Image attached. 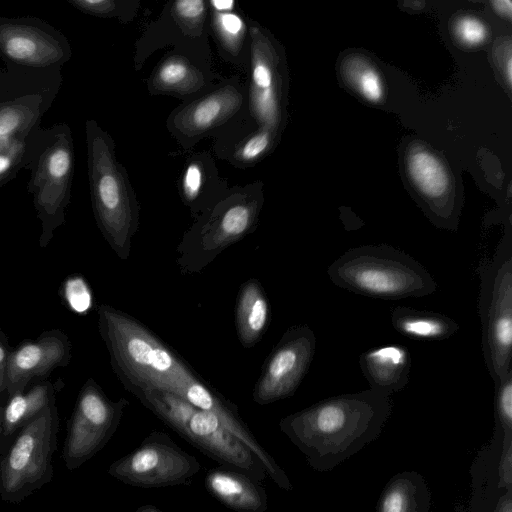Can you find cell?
Instances as JSON below:
<instances>
[{
    "label": "cell",
    "mask_w": 512,
    "mask_h": 512,
    "mask_svg": "<svg viewBox=\"0 0 512 512\" xmlns=\"http://www.w3.org/2000/svg\"><path fill=\"white\" fill-rule=\"evenodd\" d=\"M98 316L99 331L110 354L113 370L129 392H168L199 409L216 414L228 431L256 456L266 474L280 489H293L285 471L260 445L236 408L206 386L148 328L128 314L105 304L99 307Z\"/></svg>",
    "instance_id": "cell-1"
},
{
    "label": "cell",
    "mask_w": 512,
    "mask_h": 512,
    "mask_svg": "<svg viewBox=\"0 0 512 512\" xmlns=\"http://www.w3.org/2000/svg\"><path fill=\"white\" fill-rule=\"evenodd\" d=\"M392 407L390 396L367 389L321 400L283 417L279 427L311 468L329 472L379 437Z\"/></svg>",
    "instance_id": "cell-2"
},
{
    "label": "cell",
    "mask_w": 512,
    "mask_h": 512,
    "mask_svg": "<svg viewBox=\"0 0 512 512\" xmlns=\"http://www.w3.org/2000/svg\"><path fill=\"white\" fill-rule=\"evenodd\" d=\"M88 179L97 225L115 254L126 260L139 226V208L115 144L99 124L85 123Z\"/></svg>",
    "instance_id": "cell-3"
},
{
    "label": "cell",
    "mask_w": 512,
    "mask_h": 512,
    "mask_svg": "<svg viewBox=\"0 0 512 512\" xmlns=\"http://www.w3.org/2000/svg\"><path fill=\"white\" fill-rule=\"evenodd\" d=\"M334 285L355 294L398 300L437 290L433 276L415 258L389 245L351 248L327 269Z\"/></svg>",
    "instance_id": "cell-4"
},
{
    "label": "cell",
    "mask_w": 512,
    "mask_h": 512,
    "mask_svg": "<svg viewBox=\"0 0 512 512\" xmlns=\"http://www.w3.org/2000/svg\"><path fill=\"white\" fill-rule=\"evenodd\" d=\"M158 418L187 442L222 465L231 466L261 482L266 471L256 456L223 425L219 417L164 391L134 394Z\"/></svg>",
    "instance_id": "cell-5"
},
{
    "label": "cell",
    "mask_w": 512,
    "mask_h": 512,
    "mask_svg": "<svg viewBox=\"0 0 512 512\" xmlns=\"http://www.w3.org/2000/svg\"><path fill=\"white\" fill-rule=\"evenodd\" d=\"M482 351L494 382L512 369V235L479 268Z\"/></svg>",
    "instance_id": "cell-6"
},
{
    "label": "cell",
    "mask_w": 512,
    "mask_h": 512,
    "mask_svg": "<svg viewBox=\"0 0 512 512\" xmlns=\"http://www.w3.org/2000/svg\"><path fill=\"white\" fill-rule=\"evenodd\" d=\"M75 168L72 130L67 123H56L41 130L38 146L28 170L27 191L42 224V243L65 222L71 202Z\"/></svg>",
    "instance_id": "cell-7"
},
{
    "label": "cell",
    "mask_w": 512,
    "mask_h": 512,
    "mask_svg": "<svg viewBox=\"0 0 512 512\" xmlns=\"http://www.w3.org/2000/svg\"><path fill=\"white\" fill-rule=\"evenodd\" d=\"M59 417L55 399L24 425L0 458V497L18 504L49 483L54 475Z\"/></svg>",
    "instance_id": "cell-8"
},
{
    "label": "cell",
    "mask_w": 512,
    "mask_h": 512,
    "mask_svg": "<svg viewBox=\"0 0 512 512\" xmlns=\"http://www.w3.org/2000/svg\"><path fill=\"white\" fill-rule=\"evenodd\" d=\"M199 461L162 431H152L131 453L114 461L108 475L130 486L164 488L188 484Z\"/></svg>",
    "instance_id": "cell-9"
},
{
    "label": "cell",
    "mask_w": 512,
    "mask_h": 512,
    "mask_svg": "<svg viewBox=\"0 0 512 512\" xmlns=\"http://www.w3.org/2000/svg\"><path fill=\"white\" fill-rule=\"evenodd\" d=\"M129 401H112L89 379L82 387L67 426L62 459L73 471L95 456L116 432Z\"/></svg>",
    "instance_id": "cell-10"
},
{
    "label": "cell",
    "mask_w": 512,
    "mask_h": 512,
    "mask_svg": "<svg viewBox=\"0 0 512 512\" xmlns=\"http://www.w3.org/2000/svg\"><path fill=\"white\" fill-rule=\"evenodd\" d=\"M72 57L67 37L33 16H0V58L5 66L41 70L60 67Z\"/></svg>",
    "instance_id": "cell-11"
},
{
    "label": "cell",
    "mask_w": 512,
    "mask_h": 512,
    "mask_svg": "<svg viewBox=\"0 0 512 512\" xmlns=\"http://www.w3.org/2000/svg\"><path fill=\"white\" fill-rule=\"evenodd\" d=\"M54 100L29 94L0 101V188L28 170L40 138L42 117Z\"/></svg>",
    "instance_id": "cell-12"
},
{
    "label": "cell",
    "mask_w": 512,
    "mask_h": 512,
    "mask_svg": "<svg viewBox=\"0 0 512 512\" xmlns=\"http://www.w3.org/2000/svg\"><path fill=\"white\" fill-rule=\"evenodd\" d=\"M316 349V337L308 325L290 327L267 357L252 399L267 405L292 396L306 375Z\"/></svg>",
    "instance_id": "cell-13"
},
{
    "label": "cell",
    "mask_w": 512,
    "mask_h": 512,
    "mask_svg": "<svg viewBox=\"0 0 512 512\" xmlns=\"http://www.w3.org/2000/svg\"><path fill=\"white\" fill-rule=\"evenodd\" d=\"M250 36V110L260 128L276 132L282 117L281 83L276 51L263 28L251 26Z\"/></svg>",
    "instance_id": "cell-14"
},
{
    "label": "cell",
    "mask_w": 512,
    "mask_h": 512,
    "mask_svg": "<svg viewBox=\"0 0 512 512\" xmlns=\"http://www.w3.org/2000/svg\"><path fill=\"white\" fill-rule=\"evenodd\" d=\"M69 358V342L59 331L48 332L36 342L23 344L8 357L6 390L9 396L22 393L33 378L45 376L54 368L66 365Z\"/></svg>",
    "instance_id": "cell-15"
},
{
    "label": "cell",
    "mask_w": 512,
    "mask_h": 512,
    "mask_svg": "<svg viewBox=\"0 0 512 512\" xmlns=\"http://www.w3.org/2000/svg\"><path fill=\"white\" fill-rule=\"evenodd\" d=\"M204 485L209 494L236 512H266L268 495L260 482L244 471L226 465L210 469Z\"/></svg>",
    "instance_id": "cell-16"
},
{
    "label": "cell",
    "mask_w": 512,
    "mask_h": 512,
    "mask_svg": "<svg viewBox=\"0 0 512 512\" xmlns=\"http://www.w3.org/2000/svg\"><path fill=\"white\" fill-rule=\"evenodd\" d=\"M242 103L240 91L227 85L182 108L174 115L172 126L182 136H199L231 118Z\"/></svg>",
    "instance_id": "cell-17"
},
{
    "label": "cell",
    "mask_w": 512,
    "mask_h": 512,
    "mask_svg": "<svg viewBox=\"0 0 512 512\" xmlns=\"http://www.w3.org/2000/svg\"><path fill=\"white\" fill-rule=\"evenodd\" d=\"M412 359L407 347L387 344L363 352L359 366L369 389L392 396L409 382Z\"/></svg>",
    "instance_id": "cell-18"
},
{
    "label": "cell",
    "mask_w": 512,
    "mask_h": 512,
    "mask_svg": "<svg viewBox=\"0 0 512 512\" xmlns=\"http://www.w3.org/2000/svg\"><path fill=\"white\" fill-rule=\"evenodd\" d=\"M259 201L248 196H236L228 200L216 213L202 237L203 251L218 253L251 231L259 213Z\"/></svg>",
    "instance_id": "cell-19"
},
{
    "label": "cell",
    "mask_w": 512,
    "mask_h": 512,
    "mask_svg": "<svg viewBox=\"0 0 512 512\" xmlns=\"http://www.w3.org/2000/svg\"><path fill=\"white\" fill-rule=\"evenodd\" d=\"M270 320V306L261 283L249 279L240 288L235 325L241 344L250 348L263 336Z\"/></svg>",
    "instance_id": "cell-20"
},
{
    "label": "cell",
    "mask_w": 512,
    "mask_h": 512,
    "mask_svg": "<svg viewBox=\"0 0 512 512\" xmlns=\"http://www.w3.org/2000/svg\"><path fill=\"white\" fill-rule=\"evenodd\" d=\"M431 493L421 474L404 471L393 476L378 500L377 512H430Z\"/></svg>",
    "instance_id": "cell-21"
},
{
    "label": "cell",
    "mask_w": 512,
    "mask_h": 512,
    "mask_svg": "<svg viewBox=\"0 0 512 512\" xmlns=\"http://www.w3.org/2000/svg\"><path fill=\"white\" fill-rule=\"evenodd\" d=\"M391 324L401 335L423 341L448 339L460 328L445 314L407 306H397L391 311Z\"/></svg>",
    "instance_id": "cell-22"
},
{
    "label": "cell",
    "mask_w": 512,
    "mask_h": 512,
    "mask_svg": "<svg viewBox=\"0 0 512 512\" xmlns=\"http://www.w3.org/2000/svg\"><path fill=\"white\" fill-rule=\"evenodd\" d=\"M407 166L409 175L420 193L426 199L437 203V221L444 227L439 203L449 190L450 182L445 167L437 157L425 150L410 153Z\"/></svg>",
    "instance_id": "cell-23"
},
{
    "label": "cell",
    "mask_w": 512,
    "mask_h": 512,
    "mask_svg": "<svg viewBox=\"0 0 512 512\" xmlns=\"http://www.w3.org/2000/svg\"><path fill=\"white\" fill-rule=\"evenodd\" d=\"M204 85L202 73L182 56L167 57L158 65L150 79L156 92L188 95Z\"/></svg>",
    "instance_id": "cell-24"
},
{
    "label": "cell",
    "mask_w": 512,
    "mask_h": 512,
    "mask_svg": "<svg viewBox=\"0 0 512 512\" xmlns=\"http://www.w3.org/2000/svg\"><path fill=\"white\" fill-rule=\"evenodd\" d=\"M54 399L53 387L49 382L35 385L25 394L22 392L11 396L3 410L2 435L8 437L20 430Z\"/></svg>",
    "instance_id": "cell-25"
},
{
    "label": "cell",
    "mask_w": 512,
    "mask_h": 512,
    "mask_svg": "<svg viewBox=\"0 0 512 512\" xmlns=\"http://www.w3.org/2000/svg\"><path fill=\"white\" fill-rule=\"evenodd\" d=\"M495 384V439L501 451L512 448V369Z\"/></svg>",
    "instance_id": "cell-26"
},
{
    "label": "cell",
    "mask_w": 512,
    "mask_h": 512,
    "mask_svg": "<svg viewBox=\"0 0 512 512\" xmlns=\"http://www.w3.org/2000/svg\"><path fill=\"white\" fill-rule=\"evenodd\" d=\"M213 27L222 46L230 53L236 54L245 39V23L233 13L213 11Z\"/></svg>",
    "instance_id": "cell-27"
},
{
    "label": "cell",
    "mask_w": 512,
    "mask_h": 512,
    "mask_svg": "<svg viewBox=\"0 0 512 512\" xmlns=\"http://www.w3.org/2000/svg\"><path fill=\"white\" fill-rule=\"evenodd\" d=\"M274 136V131L260 128L239 145L235 152V159L242 164H252L259 161L270 150Z\"/></svg>",
    "instance_id": "cell-28"
},
{
    "label": "cell",
    "mask_w": 512,
    "mask_h": 512,
    "mask_svg": "<svg viewBox=\"0 0 512 512\" xmlns=\"http://www.w3.org/2000/svg\"><path fill=\"white\" fill-rule=\"evenodd\" d=\"M347 73L353 84L366 99L373 102L381 99L383 95L382 82L373 68L361 62L360 64L353 63L348 67Z\"/></svg>",
    "instance_id": "cell-29"
},
{
    "label": "cell",
    "mask_w": 512,
    "mask_h": 512,
    "mask_svg": "<svg viewBox=\"0 0 512 512\" xmlns=\"http://www.w3.org/2000/svg\"><path fill=\"white\" fill-rule=\"evenodd\" d=\"M174 18L188 32H200L207 5L202 0H179L172 4Z\"/></svg>",
    "instance_id": "cell-30"
},
{
    "label": "cell",
    "mask_w": 512,
    "mask_h": 512,
    "mask_svg": "<svg viewBox=\"0 0 512 512\" xmlns=\"http://www.w3.org/2000/svg\"><path fill=\"white\" fill-rule=\"evenodd\" d=\"M207 181L203 160H191L181 178L180 190L187 204H194L203 192Z\"/></svg>",
    "instance_id": "cell-31"
},
{
    "label": "cell",
    "mask_w": 512,
    "mask_h": 512,
    "mask_svg": "<svg viewBox=\"0 0 512 512\" xmlns=\"http://www.w3.org/2000/svg\"><path fill=\"white\" fill-rule=\"evenodd\" d=\"M68 4L78 11L96 17L111 18L124 16L122 1L115 0H66Z\"/></svg>",
    "instance_id": "cell-32"
},
{
    "label": "cell",
    "mask_w": 512,
    "mask_h": 512,
    "mask_svg": "<svg viewBox=\"0 0 512 512\" xmlns=\"http://www.w3.org/2000/svg\"><path fill=\"white\" fill-rule=\"evenodd\" d=\"M65 297L70 307L82 313L91 305V294L88 286L80 277H73L65 283Z\"/></svg>",
    "instance_id": "cell-33"
},
{
    "label": "cell",
    "mask_w": 512,
    "mask_h": 512,
    "mask_svg": "<svg viewBox=\"0 0 512 512\" xmlns=\"http://www.w3.org/2000/svg\"><path fill=\"white\" fill-rule=\"evenodd\" d=\"M456 34L466 45L476 46L485 40L487 30L481 21L467 16L457 21Z\"/></svg>",
    "instance_id": "cell-34"
},
{
    "label": "cell",
    "mask_w": 512,
    "mask_h": 512,
    "mask_svg": "<svg viewBox=\"0 0 512 512\" xmlns=\"http://www.w3.org/2000/svg\"><path fill=\"white\" fill-rule=\"evenodd\" d=\"M9 354L0 340V394L6 389V370Z\"/></svg>",
    "instance_id": "cell-35"
},
{
    "label": "cell",
    "mask_w": 512,
    "mask_h": 512,
    "mask_svg": "<svg viewBox=\"0 0 512 512\" xmlns=\"http://www.w3.org/2000/svg\"><path fill=\"white\" fill-rule=\"evenodd\" d=\"M492 6L494 10L501 16H504L508 19L511 18L512 12V3L509 0L502 1H493Z\"/></svg>",
    "instance_id": "cell-36"
},
{
    "label": "cell",
    "mask_w": 512,
    "mask_h": 512,
    "mask_svg": "<svg viewBox=\"0 0 512 512\" xmlns=\"http://www.w3.org/2000/svg\"><path fill=\"white\" fill-rule=\"evenodd\" d=\"M512 491L507 490L506 494L503 495L496 505V509L494 512H512Z\"/></svg>",
    "instance_id": "cell-37"
},
{
    "label": "cell",
    "mask_w": 512,
    "mask_h": 512,
    "mask_svg": "<svg viewBox=\"0 0 512 512\" xmlns=\"http://www.w3.org/2000/svg\"><path fill=\"white\" fill-rule=\"evenodd\" d=\"M209 4L213 8V11H216V12H229V11H232L235 6V2L231 1V0H228V1L212 0V1H209Z\"/></svg>",
    "instance_id": "cell-38"
},
{
    "label": "cell",
    "mask_w": 512,
    "mask_h": 512,
    "mask_svg": "<svg viewBox=\"0 0 512 512\" xmlns=\"http://www.w3.org/2000/svg\"><path fill=\"white\" fill-rule=\"evenodd\" d=\"M135 512H163L152 504H144L139 506Z\"/></svg>",
    "instance_id": "cell-39"
},
{
    "label": "cell",
    "mask_w": 512,
    "mask_h": 512,
    "mask_svg": "<svg viewBox=\"0 0 512 512\" xmlns=\"http://www.w3.org/2000/svg\"><path fill=\"white\" fill-rule=\"evenodd\" d=\"M3 431V409L0 407V437Z\"/></svg>",
    "instance_id": "cell-40"
}]
</instances>
